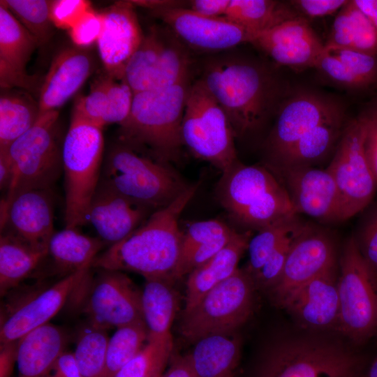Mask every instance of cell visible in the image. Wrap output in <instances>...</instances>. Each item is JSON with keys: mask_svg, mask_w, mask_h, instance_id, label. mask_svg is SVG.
Segmentation results:
<instances>
[{"mask_svg": "<svg viewBox=\"0 0 377 377\" xmlns=\"http://www.w3.org/2000/svg\"><path fill=\"white\" fill-rule=\"evenodd\" d=\"M200 184H190L170 204L154 211L129 235L98 254L91 267L174 279L183 237L179 219Z\"/></svg>", "mask_w": 377, "mask_h": 377, "instance_id": "1", "label": "cell"}, {"mask_svg": "<svg viewBox=\"0 0 377 377\" xmlns=\"http://www.w3.org/2000/svg\"><path fill=\"white\" fill-rule=\"evenodd\" d=\"M189 78L165 87L133 94L127 119L121 124L120 142L168 163L179 156L182 122Z\"/></svg>", "mask_w": 377, "mask_h": 377, "instance_id": "2", "label": "cell"}, {"mask_svg": "<svg viewBox=\"0 0 377 377\" xmlns=\"http://www.w3.org/2000/svg\"><path fill=\"white\" fill-rule=\"evenodd\" d=\"M200 80L226 112L235 136L256 128L272 103L271 77L260 66L246 59H212L205 63Z\"/></svg>", "mask_w": 377, "mask_h": 377, "instance_id": "3", "label": "cell"}, {"mask_svg": "<svg viewBox=\"0 0 377 377\" xmlns=\"http://www.w3.org/2000/svg\"><path fill=\"white\" fill-rule=\"evenodd\" d=\"M364 357L340 341L288 334L266 350L257 377H362Z\"/></svg>", "mask_w": 377, "mask_h": 377, "instance_id": "4", "label": "cell"}, {"mask_svg": "<svg viewBox=\"0 0 377 377\" xmlns=\"http://www.w3.org/2000/svg\"><path fill=\"white\" fill-rule=\"evenodd\" d=\"M216 193L232 219L258 230L297 215L284 186L265 167L236 162L222 172Z\"/></svg>", "mask_w": 377, "mask_h": 377, "instance_id": "5", "label": "cell"}, {"mask_svg": "<svg viewBox=\"0 0 377 377\" xmlns=\"http://www.w3.org/2000/svg\"><path fill=\"white\" fill-rule=\"evenodd\" d=\"M99 182L154 211L170 204L190 186L168 163L121 142L107 154Z\"/></svg>", "mask_w": 377, "mask_h": 377, "instance_id": "6", "label": "cell"}, {"mask_svg": "<svg viewBox=\"0 0 377 377\" xmlns=\"http://www.w3.org/2000/svg\"><path fill=\"white\" fill-rule=\"evenodd\" d=\"M103 148L102 128L71 118L62 144L66 228L87 223L89 207L100 182Z\"/></svg>", "mask_w": 377, "mask_h": 377, "instance_id": "7", "label": "cell"}, {"mask_svg": "<svg viewBox=\"0 0 377 377\" xmlns=\"http://www.w3.org/2000/svg\"><path fill=\"white\" fill-rule=\"evenodd\" d=\"M58 118V110L40 115L34 126L6 149L14 175L2 202H8L22 191L51 189L57 181L63 172Z\"/></svg>", "mask_w": 377, "mask_h": 377, "instance_id": "8", "label": "cell"}, {"mask_svg": "<svg viewBox=\"0 0 377 377\" xmlns=\"http://www.w3.org/2000/svg\"><path fill=\"white\" fill-rule=\"evenodd\" d=\"M181 135L183 145L221 172L238 161L230 121L201 80L188 91Z\"/></svg>", "mask_w": 377, "mask_h": 377, "instance_id": "9", "label": "cell"}, {"mask_svg": "<svg viewBox=\"0 0 377 377\" xmlns=\"http://www.w3.org/2000/svg\"><path fill=\"white\" fill-rule=\"evenodd\" d=\"M256 286L250 274L238 269L182 313L181 334L195 343L209 335L235 333L252 313Z\"/></svg>", "mask_w": 377, "mask_h": 377, "instance_id": "10", "label": "cell"}, {"mask_svg": "<svg viewBox=\"0 0 377 377\" xmlns=\"http://www.w3.org/2000/svg\"><path fill=\"white\" fill-rule=\"evenodd\" d=\"M337 289L339 329L354 343H363L377 331V279L353 236L344 246Z\"/></svg>", "mask_w": 377, "mask_h": 377, "instance_id": "11", "label": "cell"}, {"mask_svg": "<svg viewBox=\"0 0 377 377\" xmlns=\"http://www.w3.org/2000/svg\"><path fill=\"white\" fill-rule=\"evenodd\" d=\"M187 47L167 27L153 28L128 61L123 80L134 94L189 78Z\"/></svg>", "mask_w": 377, "mask_h": 377, "instance_id": "12", "label": "cell"}, {"mask_svg": "<svg viewBox=\"0 0 377 377\" xmlns=\"http://www.w3.org/2000/svg\"><path fill=\"white\" fill-rule=\"evenodd\" d=\"M365 133L362 116L352 121L344 129L335 154L326 168L339 193L343 221L366 208L377 188V181L364 153Z\"/></svg>", "mask_w": 377, "mask_h": 377, "instance_id": "13", "label": "cell"}, {"mask_svg": "<svg viewBox=\"0 0 377 377\" xmlns=\"http://www.w3.org/2000/svg\"><path fill=\"white\" fill-rule=\"evenodd\" d=\"M90 272L87 268L69 274L54 284L32 288L15 301L1 306L0 343L19 341L43 326L61 310L70 295Z\"/></svg>", "mask_w": 377, "mask_h": 377, "instance_id": "14", "label": "cell"}, {"mask_svg": "<svg viewBox=\"0 0 377 377\" xmlns=\"http://www.w3.org/2000/svg\"><path fill=\"white\" fill-rule=\"evenodd\" d=\"M98 269L87 282L83 310L88 324L106 330L144 320L142 290L123 272Z\"/></svg>", "mask_w": 377, "mask_h": 377, "instance_id": "15", "label": "cell"}, {"mask_svg": "<svg viewBox=\"0 0 377 377\" xmlns=\"http://www.w3.org/2000/svg\"><path fill=\"white\" fill-rule=\"evenodd\" d=\"M184 1L151 10L187 47L219 52L244 43H251L254 33L225 17H208L186 8Z\"/></svg>", "mask_w": 377, "mask_h": 377, "instance_id": "16", "label": "cell"}, {"mask_svg": "<svg viewBox=\"0 0 377 377\" xmlns=\"http://www.w3.org/2000/svg\"><path fill=\"white\" fill-rule=\"evenodd\" d=\"M274 172L279 177L297 214H306L323 221H343L339 193L326 169L304 166Z\"/></svg>", "mask_w": 377, "mask_h": 377, "instance_id": "17", "label": "cell"}, {"mask_svg": "<svg viewBox=\"0 0 377 377\" xmlns=\"http://www.w3.org/2000/svg\"><path fill=\"white\" fill-rule=\"evenodd\" d=\"M335 262L333 239L308 224L294 241L279 279L269 289L274 300L278 303L294 288L334 269Z\"/></svg>", "mask_w": 377, "mask_h": 377, "instance_id": "18", "label": "cell"}, {"mask_svg": "<svg viewBox=\"0 0 377 377\" xmlns=\"http://www.w3.org/2000/svg\"><path fill=\"white\" fill-rule=\"evenodd\" d=\"M1 231H6L27 244L48 251L54 230V202L51 189L18 193L1 202Z\"/></svg>", "mask_w": 377, "mask_h": 377, "instance_id": "19", "label": "cell"}, {"mask_svg": "<svg viewBox=\"0 0 377 377\" xmlns=\"http://www.w3.org/2000/svg\"><path fill=\"white\" fill-rule=\"evenodd\" d=\"M342 117L334 101L313 93H301L281 108L269 136L267 161L279 156L318 125Z\"/></svg>", "mask_w": 377, "mask_h": 377, "instance_id": "20", "label": "cell"}, {"mask_svg": "<svg viewBox=\"0 0 377 377\" xmlns=\"http://www.w3.org/2000/svg\"><path fill=\"white\" fill-rule=\"evenodd\" d=\"M251 43L278 64L295 68L315 67L325 52V44L301 16L256 33Z\"/></svg>", "mask_w": 377, "mask_h": 377, "instance_id": "21", "label": "cell"}, {"mask_svg": "<svg viewBox=\"0 0 377 377\" xmlns=\"http://www.w3.org/2000/svg\"><path fill=\"white\" fill-rule=\"evenodd\" d=\"M132 1H120L101 13L103 26L96 41L108 75L122 80L126 66L143 35Z\"/></svg>", "mask_w": 377, "mask_h": 377, "instance_id": "22", "label": "cell"}, {"mask_svg": "<svg viewBox=\"0 0 377 377\" xmlns=\"http://www.w3.org/2000/svg\"><path fill=\"white\" fill-rule=\"evenodd\" d=\"M278 304L304 327L339 329V301L334 269L290 290Z\"/></svg>", "mask_w": 377, "mask_h": 377, "instance_id": "23", "label": "cell"}, {"mask_svg": "<svg viewBox=\"0 0 377 377\" xmlns=\"http://www.w3.org/2000/svg\"><path fill=\"white\" fill-rule=\"evenodd\" d=\"M154 212L99 182L89 207L87 223L110 246L133 232Z\"/></svg>", "mask_w": 377, "mask_h": 377, "instance_id": "24", "label": "cell"}, {"mask_svg": "<svg viewBox=\"0 0 377 377\" xmlns=\"http://www.w3.org/2000/svg\"><path fill=\"white\" fill-rule=\"evenodd\" d=\"M94 66L85 48H66L53 59L42 84L38 103L39 116L64 105L91 75Z\"/></svg>", "mask_w": 377, "mask_h": 377, "instance_id": "25", "label": "cell"}, {"mask_svg": "<svg viewBox=\"0 0 377 377\" xmlns=\"http://www.w3.org/2000/svg\"><path fill=\"white\" fill-rule=\"evenodd\" d=\"M39 45L36 38L14 15L0 3V82L1 87L31 89L34 77L26 72V65Z\"/></svg>", "mask_w": 377, "mask_h": 377, "instance_id": "26", "label": "cell"}, {"mask_svg": "<svg viewBox=\"0 0 377 377\" xmlns=\"http://www.w3.org/2000/svg\"><path fill=\"white\" fill-rule=\"evenodd\" d=\"M251 232L235 231L228 244L207 262L188 274L184 313L191 310L210 290L231 276L247 250Z\"/></svg>", "mask_w": 377, "mask_h": 377, "instance_id": "27", "label": "cell"}, {"mask_svg": "<svg viewBox=\"0 0 377 377\" xmlns=\"http://www.w3.org/2000/svg\"><path fill=\"white\" fill-rule=\"evenodd\" d=\"M66 335L57 326L47 323L18 341L17 377H45L64 352Z\"/></svg>", "mask_w": 377, "mask_h": 377, "instance_id": "28", "label": "cell"}, {"mask_svg": "<svg viewBox=\"0 0 377 377\" xmlns=\"http://www.w3.org/2000/svg\"><path fill=\"white\" fill-rule=\"evenodd\" d=\"M194 343L187 355L198 377L235 376L241 353L235 333L206 336Z\"/></svg>", "mask_w": 377, "mask_h": 377, "instance_id": "29", "label": "cell"}, {"mask_svg": "<svg viewBox=\"0 0 377 377\" xmlns=\"http://www.w3.org/2000/svg\"><path fill=\"white\" fill-rule=\"evenodd\" d=\"M170 278H148L142 290L143 319L149 339H172L171 326L179 308V296Z\"/></svg>", "mask_w": 377, "mask_h": 377, "instance_id": "30", "label": "cell"}, {"mask_svg": "<svg viewBox=\"0 0 377 377\" xmlns=\"http://www.w3.org/2000/svg\"><path fill=\"white\" fill-rule=\"evenodd\" d=\"M105 242L80 232L77 228L55 232L48 244V254L57 272L63 277L91 268Z\"/></svg>", "mask_w": 377, "mask_h": 377, "instance_id": "31", "label": "cell"}, {"mask_svg": "<svg viewBox=\"0 0 377 377\" xmlns=\"http://www.w3.org/2000/svg\"><path fill=\"white\" fill-rule=\"evenodd\" d=\"M342 117L313 128L285 151L267 161L272 172L278 170L311 166L323 158L341 135Z\"/></svg>", "mask_w": 377, "mask_h": 377, "instance_id": "32", "label": "cell"}, {"mask_svg": "<svg viewBox=\"0 0 377 377\" xmlns=\"http://www.w3.org/2000/svg\"><path fill=\"white\" fill-rule=\"evenodd\" d=\"M48 251L34 247L6 231L0 236V294L5 296L31 276Z\"/></svg>", "mask_w": 377, "mask_h": 377, "instance_id": "33", "label": "cell"}, {"mask_svg": "<svg viewBox=\"0 0 377 377\" xmlns=\"http://www.w3.org/2000/svg\"><path fill=\"white\" fill-rule=\"evenodd\" d=\"M288 4L274 0H230L225 17L256 34L299 17Z\"/></svg>", "mask_w": 377, "mask_h": 377, "instance_id": "34", "label": "cell"}, {"mask_svg": "<svg viewBox=\"0 0 377 377\" xmlns=\"http://www.w3.org/2000/svg\"><path fill=\"white\" fill-rule=\"evenodd\" d=\"M38 105L16 94H4L0 98V149H7L36 122Z\"/></svg>", "mask_w": 377, "mask_h": 377, "instance_id": "35", "label": "cell"}, {"mask_svg": "<svg viewBox=\"0 0 377 377\" xmlns=\"http://www.w3.org/2000/svg\"><path fill=\"white\" fill-rule=\"evenodd\" d=\"M147 341L148 330L144 320L117 328L108 340L107 377H113L142 349Z\"/></svg>", "mask_w": 377, "mask_h": 377, "instance_id": "36", "label": "cell"}, {"mask_svg": "<svg viewBox=\"0 0 377 377\" xmlns=\"http://www.w3.org/2000/svg\"><path fill=\"white\" fill-rule=\"evenodd\" d=\"M106 330L89 324L78 334L73 353L82 377H107Z\"/></svg>", "mask_w": 377, "mask_h": 377, "instance_id": "37", "label": "cell"}, {"mask_svg": "<svg viewBox=\"0 0 377 377\" xmlns=\"http://www.w3.org/2000/svg\"><path fill=\"white\" fill-rule=\"evenodd\" d=\"M304 223L297 214L258 230L249 241V260L244 269L253 278L281 242Z\"/></svg>", "mask_w": 377, "mask_h": 377, "instance_id": "38", "label": "cell"}, {"mask_svg": "<svg viewBox=\"0 0 377 377\" xmlns=\"http://www.w3.org/2000/svg\"><path fill=\"white\" fill-rule=\"evenodd\" d=\"M173 340L149 339L113 377H161L171 360Z\"/></svg>", "mask_w": 377, "mask_h": 377, "instance_id": "39", "label": "cell"}, {"mask_svg": "<svg viewBox=\"0 0 377 377\" xmlns=\"http://www.w3.org/2000/svg\"><path fill=\"white\" fill-rule=\"evenodd\" d=\"M51 2L45 0H1L0 3L8 8L41 45L47 41L52 34Z\"/></svg>", "mask_w": 377, "mask_h": 377, "instance_id": "40", "label": "cell"}, {"mask_svg": "<svg viewBox=\"0 0 377 377\" xmlns=\"http://www.w3.org/2000/svg\"><path fill=\"white\" fill-rule=\"evenodd\" d=\"M109 108L110 98L103 77L94 85L87 96L77 99L72 117L103 128L107 124Z\"/></svg>", "mask_w": 377, "mask_h": 377, "instance_id": "41", "label": "cell"}, {"mask_svg": "<svg viewBox=\"0 0 377 377\" xmlns=\"http://www.w3.org/2000/svg\"><path fill=\"white\" fill-rule=\"evenodd\" d=\"M307 225L304 223L281 242L253 277L256 285L270 289L276 284L282 274L294 241Z\"/></svg>", "mask_w": 377, "mask_h": 377, "instance_id": "42", "label": "cell"}, {"mask_svg": "<svg viewBox=\"0 0 377 377\" xmlns=\"http://www.w3.org/2000/svg\"><path fill=\"white\" fill-rule=\"evenodd\" d=\"M233 230L227 224L217 219L193 223L183 233L180 257L193 248L229 235Z\"/></svg>", "mask_w": 377, "mask_h": 377, "instance_id": "43", "label": "cell"}, {"mask_svg": "<svg viewBox=\"0 0 377 377\" xmlns=\"http://www.w3.org/2000/svg\"><path fill=\"white\" fill-rule=\"evenodd\" d=\"M235 232L234 230L229 235L199 245L180 257L173 274L174 279L188 274L210 260L228 244Z\"/></svg>", "mask_w": 377, "mask_h": 377, "instance_id": "44", "label": "cell"}, {"mask_svg": "<svg viewBox=\"0 0 377 377\" xmlns=\"http://www.w3.org/2000/svg\"><path fill=\"white\" fill-rule=\"evenodd\" d=\"M347 6L353 26L352 50L377 55V29L352 1Z\"/></svg>", "mask_w": 377, "mask_h": 377, "instance_id": "45", "label": "cell"}, {"mask_svg": "<svg viewBox=\"0 0 377 377\" xmlns=\"http://www.w3.org/2000/svg\"><path fill=\"white\" fill-rule=\"evenodd\" d=\"M330 53L346 64L366 87L377 80V55L351 49L337 50Z\"/></svg>", "mask_w": 377, "mask_h": 377, "instance_id": "46", "label": "cell"}, {"mask_svg": "<svg viewBox=\"0 0 377 377\" xmlns=\"http://www.w3.org/2000/svg\"><path fill=\"white\" fill-rule=\"evenodd\" d=\"M315 68L342 86L355 89L366 87L346 64L330 52L325 51L316 62Z\"/></svg>", "mask_w": 377, "mask_h": 377, "instance_id": "47", "label": "cell"}, {"mask_svg": "<svg viewBox=\"0 0 377 377\" xmlns=\"http://www.w3.org/2000/svg\"><path fill=\"white\" fill-rule=\"evenodd\" d=\"M355 239L361 254L377 279V207L366 216Z\"/></svg>", "mask_w": 377, "mask_h": 377, "instance_id": "48", "label": "cell"}, {"mask_svg": "<svg viewBox=\"0 0 377 377\" xmlns=\"http://www.w3.org/2000/svg\"><path fill=\"white\" fill-rule=\"evenodd\" d=\"M90 8V3L84 0L53 1L50 6L51 20L57 27L70 29Z\"/></svg>", "mask_w": 377, "mask_h": 377, "instance_id": "49", "label": "cell"}, {"mask_svg": "<svg viewBox=\"0 0 377 377\" xmlns=\"http://www.w3.org/2000/svg\"><path fill=\"white\" fill-rule=\"evenodd\" d=\"M101 13L90 8L69 29L70 37L77 47L85 48L96 42L102 30Z\"/></svg>", "mask_w": 377, "mask_h": 377, "instance_id": "50", "label": "cell"}, {"mask_svg": "<svg viewBox=\"0 0 377 377\" xmlns=\"http://www.w3.org/2000/svg\"><path fill=\"white\" fill-rule=\"evenodd\" d=\"M347 4L340 10L334 19L329 38L325 43L326 52L341 49L352 50L353 26Z\"/></svg>", "mask_w": 377, "mask_h": 377, "instance_id": "51", "label": "cell"}, {"mask_svg": "<svg viewBox=\"0 0 377 377\" xmlns=\"http://www.w3.org/2000/svg\"><path fill=\"white\" fill-rule=\"evenodd\" d=\"M346 0H293L292 7L309 17H320L332 15L344 7Z\"/></svg>", "mask_w": 377, "mask_h": 377, "instance_id": "52", "label": "cell"}, {"mask_svg": "<svg viewBox=\"0 0 377 377\" xmlns=\"http://www.w3.org/2000/svg\"><path fill=\"white\" fill-rule=\"evenodd\" d=\"M366 126L364 153L377 181V109L362 116Z\"/></svg>", "mask_w": 377, "mask_h": 377, "instance_id": "53", "label": "cell"}, {"mask_svg": "<svg viewBox=\"0 0 377 377\" xmlns=\"http://www.w3.org/2000/svg\"><path fill=\"white\" fill-rule=\"evenodd\" d=\"M230 0H192L187 1L188 9L208 17H224Z\"/></svg>", "mask_w": 377, "mask_h": 377, "instance_id": "54", "label": "cell"}, {"mask_svg": "<svg viewBox=\"0 0 377 377\" xmlns=\"http://www.w3.org/2000/svg\"><path fill=\"white\" fill-rule=\"evenodd\" d=\"M18 341L1 343L0 377H11L17 360Z\"/></svg>", "mask_w": 377, "mask_h": 377, "instance_id": "55", "label": "cell"}, {"mask_svg": "<svg viewBox=\"0 0 377 377\" xmlns=\"http://www.w3.org/2000/svg\"><path fill=\"white\" fill-rule=\"evenodd\" d=\"M161 377H198L188 355L175 356Z\"/></svg>", "mask_w": 377, "mask_h": 377, "instance_id": "56", "label": "cell"}, {"mask_svg": "<svg viewBox=\"0 0 377 377\" xmlns=\"http://www.w3.org/2000/svg\"><path fill=\"white\" fill-rule=\"evenodd\" d=\"M64 377H82L73 353L64 352L54 367Z\"/></svg>", "mask_w": 377, "mask_h": 377, "instance_id": "57", "label": "cell"}, {"mask_svg": "<svg viewBox=\"0 0 377 377\" xmlns=\"http://www.w3.org/2000/svg\"><path fill=\"white\" fill-rule=\"evenodd\" d=\"M14 175L13 165L6 149H0V188L9 189Z\"/></svg>", "mask_w": 377, "mask_h": 377, "instance_id": "58", "label": "cell"}, {"mask_svg": "<svg viewBox=\"0 0 377 377\" xmlns=\"http://www.w3.org/2000/svg\"><path fill=\"white\" fill-rule=\"evenodd\" d=\"M352 1L377 29V0H353Z\"/></svg>", "mask_w": 377, "mask_h": 377, "instance_id": "59", "label": "cell"}, {"mask_svg": "<svg viewBox=\"0 0 377 377\" xmlns=\"http://www.w3.org/2000/svg\"><path fill=\"white\" fill-rule=\"evenodd\" d=\"M362 377H377V357L371 362L367 371Z\"/></svg>", "mask_w": 377, "mask_h": 377, "instance_id": "60", "label": "cell"}, {"mask_svg": "<svg viewBox=\"0 0 377 377\" xmlns=\"http://www.w3.org/2000/svg\"><path fill=\"white\" fill-rule=\"evenodd\" d=\"M45 377H64L62 374L54 367Z\"/></svg>", "mask_w": 377, "mask_h": 377, "instance_id": "61", "label": "cell"}]
</instances>
